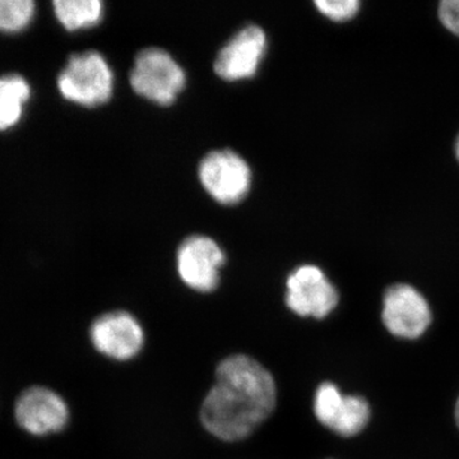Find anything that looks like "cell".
<instances>
[{
    "label": "cell",
    "instance_id": "7",
    "mask_svg": "<svg viewBox=\"0 0 459 459\" xmlns=\"http://www.w3.org/2000/svg\"><path fill=\"white\" fill-rule=\"evenodd\" d=\"M382 316L394 336L409 340L422 336L431 323L428 301L410 285H394L386 290Z\"/></svg>",
    "mask_w": 459,
    "mask_h": 459
},
{
    "label": "cell",
    "instance_id": "12",
    "mask_svg": "<svg viewBox=\"0 0 459 459\" xmlns=\"http://www.w3.org/2000/svg\"><path fill=\"white\" fill-rule=\"evenodd\" d=\"M53 7L57 21L68 31L90 29L104 16V4L100 0H56Z\"/></svg>",
    "mask_w": 459,
    "mask_h": 459
},
{
    "label": "cell",
    "instance_id": "19",
    "mask_svg": "<svg viewBox=\"0 0 459 459\" xmlns=\"http://www.w3.org/2000/svg\"><path fill=\"white\" fill-rule=\"evenodd\" d=\"M455 153H457V157L459 160V137H458L457 144H455Z\"/></svg>",
    "mask_w": 459,
    "mask_h": 459
},
{
    "label": "cell",
    "instance_id": "5",
    "mask_svg": "<svg viewBox=\"0 0 459 459\" xmlns=\"http://www.w3.org/2000/svg\"><path fill=\"white\" fill-rule=\"evenodd\" d=\"M178 272L190 289L212 292L220 281V268L225 264V253L212 238L193 235L178 250Z\"/></svg>",
    "mask_w": 459,
    "mask_h": 459
},
{
    "label": "cell",
    "instance_id": "9",
    "mask_svg": "<svg viewBox=\"0 0 459 459\" xmlns=\"http://www.w3.org/2000/svg\"><path fill=\"white\" fill-rule=\"evenodd\" d=\"M91 341L98 351L108 358L129 360L137 356L143 346V329L131 314L108 313L93 322Z\"/></svg>",
    "mask_w": 459,
    "mask_h": 459
},
{
    "label": "cell",
    "instance_id": "6",
    "mask_svg": "<svg viewBox=\"0 0 459 459\" xmlns=\"http://www.w3.org/2000/svg\"><path fill=\"white\" fill-rule=\"evenodd\" d=\"M286 304L300 316L325 318L338 304L334 286L316 265H301L287 279Z\"/></svg>",
    "mask_w": 459,
    "mask_h": 459
},
{
    "label": "cell",
    "instance_id": "16",
    "mask_svg": "<svg viewBox=\"0 0 459 459\" xmlns=\"http://www.w3.org/2000/svg\"><path fill=\"white\" fill-rule=\"evenodd\" d=\"M316 7L318 8L320 13L325 14L329 20L336 21V22H342V21H349L356 16L360 7V3L356 0H316Z\"/></svg>",
    "mask_w": 459,
    "mask_h": 459
},
{
    "label": "cell",
    "instance_id": "1",
    "mask_svg": "<svg viewBox=\"0 0 459 459\" xmlns=\"http://www.w3.org/2000/svg\"><path fill=\"white\" fill-rule=\"evenodd\" d=\"M276 397L270 371L249 356H230L217 367L216 383L202 404V424L225 442L246 439L270 418Z\"/></svg>",
    "mask_w": 459,
    "mask_h": 459
},
{
    "label": "cell",
    "instance_id": "8",
    "mask_svg": "<svg viewBox=\"0 0 459 459\" xmlns=\"http://www.w3.org/2000/svg\"><path fill=\"white\" fill-rule=\"evenodd\" d=\"M265 50L267 36L261 27H244L220 50L214 72L228 82L252 78L258 72Z\"/></svg>",
    "mask_w": 459,
    "mask_h": 459
},
{
    "label": "cell",
    "instance_id": "18",
    "mask_svg": "<svg viewBox=\"0 0 459 459\" xmlns=\"http://www.w3.org/2000/svg\"><path fill=\"white\" fill-rule=\"evenodd\" d=\"M455 420H457V424L459 427V398L457 402V406H455Z\"/></svg>",
    "mask_w": 459,
    "mask_h": 459
},
{
    "label": "cell",
    "instance_id": "10",
    "mask_svg": "<svg viewBox=\"0 0 459 459\" xmlns=\"http://www.w3.org/2000/svg\"><path fill=\"white\" fill-rule=\"evenodd\" d=\"M18 424L30 434L47 435L65 428L69 420L65 400L51 389L32 386L20 395L16 403Z\"/></svg>",
    "mask_w": 459,
    "mask_h": 459
},
{
    "label": "cell",
    "instance_id": "17",
    "mask_svg": "<svg viewBox=\"0 0 459 459\" xmlns=\"http://www.w3.org/2000/svg\"><path fill=\"white\" fill-rule=\"evenodd\" d=\"M439 16L443 25L459 36V0H446L440 4Z\"/></svg>",
    "mask_w": 459,
    "mask_h": 459
},
{
    "label": "cell",
    "instance_id": "2",
    "mask_svg": "<svg viewBox=\"0 0 459 459\" xmlns=\"http://www.w3.org/2000/svg\"><path fill=\"white\" fill-rule=\"evenodd\" d=\"M60 95L74 104L96 108L113 96L114 74L99 51L89 50L69 57L57 77Z\"/></svg>",
    "mask_w": 459,
    "mask_h": 459
},
{
    "label": "cell",
    "instance_id": "4",
    "mask_svg": "<svg viewBox=\"0 0 459 459\" xmlns=\"http://www.w3.org/2000/svg\"><path fill=\"white\" fill-rule=\"evenodd\" d=\"M199 180L205 192L221 204H238L249 193L252 171L243 157L230 150L212 151L202 160Z\"/></svg>",
    "mask_w": 459,
    "mask_h": 459
},
{
    "label": "cell",
    "instance_id": "11",
    "mask_svg": "<svg viewBox=\"0 0 459 459\" xmlns=\"http://www.w3.org/2000/svg\"><path fill=\"white\" fill-rule=\"evenodd\" d=\"M31 98V87L18 74L0 77V132L16 126Z\"/></svg>",
    "mask_w": 459,
    "mask_h": 459
},
{
    "label": "cell",
    "instance_id": "15",
    "mask_svg": "<svg viewBox=\"0 0 459 459\" xmlns=\"http://www.w3.org/2000/svg\"><path fill=\"white\" fill-rule=\"evenodd\" d=\"M343 398L337 386L331 383H323L319 386L314 398V412L325 427L331 429L333 425L338 411L342 406Z\"/></svg>",
    "mask_w": 459,
    "mask_h": 459
},
{
    "label": "cell",
    "instance_id": "13",
    "mask_svg": "<svg viewBox=\"0 0 459 459\" xmlns=\"http://www.w3.org/2000/svg\"><path fill=\"white\" fill-rule=\"evenodd\" d=\"M369 419V403L362 397L347 395L331 429L341 437H353L367 427Z\"/></svg>",
    "mask_w": 459,
    "mask_h": 459
},
{
    "label": "cell",
    "instance_id": "14",
    "mask_svg": "<svg viewBox=\"0 0 459 459\" xmlns=\"http://www.w3.org/2000/svg\"><path fill=\"white\" fill-rule=\"evenodd\" d=\"M35 16L32 0H0V31L20 32L27 29Z\"/></svg>",
    "mask_w": 459,
    "mask_h": 459
},
{
    "label": "cell",
    "instance_id": "3",
    "mask_svg": "<svg viewBox=\"0 0 459 459\" xmlns=\"http://www.w3.org/2000/svg\"><path fill=\"white\" fill-rule=\"evenodd\" d=\"M137 95L161 107L174 104L186 87V72L166 50L148 48L135 56L129 77Z\"/></svg>",
    "mask_w": 459,
    "mask_h": 459
}]
</instances>
